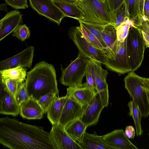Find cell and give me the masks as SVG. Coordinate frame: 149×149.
<instances>
[{"label": "cell", "instance_id": "18", "mask_svg": "<svg viewBox=\"0 0 149 149\" xmlns=\"http://www.w3.org/2000/svg\"><path fill=\"white\" fill-rule=\"evenodd\" d=\"M83 149H115L103 139L102 136H98L95 132L93 134L86 132L78 142Z\"/></svg>", "mask_w": 149, "mask_h": 149}, {"label": "cell", "instance_id": "8", "mask_svg": "<svg viewBox=\"0 0 149 149\" xmlns=\"http://www.w3.org/2000/svg\"><path fill=\"white\" fill-rule=\"evenodd\" d=\"M101 64L92 59L88 66L95 78L96 91L105 107L109 104L108 87L106 81L108 72L102 68Z\"/></svg>", "mask_w": 149, "mask_h": 149}, {"label": "cell", "instance_id": "42", "mask_svg": "<svg viewBox=\"0 0 149 149\" xmlns=\"http://www.w3.org/2000/svg\"><path fill=\"white\" fill-rule=\"evenodd\" d=\"M143 81L144 87L147 92L149 99V78L143 77Z\"/></svg>", "mask_w": 149, "mask_h": 149}, {"label": "cell", "instance_id": "41", "mask_svg": "<svg viewBox=\"0 0 149 149\" xmlns=\"http://www.w3.org/2000/svg\"><path fill=\"white\" fill-rule=\"evenodd\" d=\"M137 0L140 19L142 23L141 17L145 15L144 7L146 0Z\"/></svg>", "mask_w": 149, "mask_h": 149}, {"label": "cell", "instance_id": "21", "mask_svg": "<svg viewBox=\"0 0 149 149\" xmlns=\"http://www.w3.org/2000/svg\"><path fill=\"white\" fill-rule=\"evenodd\" d=\"M102 38L109 49L111 59H115L117 44L116 30L112 24L103 26L101 31Z\"/></svg>", "mask_w": 149, "mask_h": 149}, {"label": "cell", "instance_id": "27", "mask_svg": "<svg viewBox=\"0 0 149 149\" xmlns=\"http://www.w3.org/2000/svg\"><path fill=\"white\" fill-rule=\"evenodd\" d=\"M129 109V115L132 117L135 126L137 136H140L143 133L141 124V116L138 107L133 100L130 101L128 104Z\"/></svg>", "mask_w": 149, "mask_h": 149}, {"label": "cell", "instance_id": "5", "mask_svg": "<svg viewBox=\"0 0 149 149\" xmlns=\"http://www.w3.org/2000/svg\"><path fill=\"white\" fill-rule=\"evenodd\" d=\"M92 60L79 52L77 58L62 71L60 81L69 87L82 86V80L85 75L88 64Z\"/></svg>", "mask_w": 149, "mask_h": 149}, {"label": "cell", "instance_id": "22", "mask_svg": "<svg viewBox=\"0 0 149 149\" xmlns=\"http://www.w3.org/2000/svg\"><path fill=\"white\" fill-rule=\"evenodd\" d=\"M68 96L56 97L47 111V117L52 125L58 124Z\"/></svg>", "mask_w": 149, "mask_h": 149}, {"label": "cell", "instance_id": "10", "mask_svg": "<svg viewBox=\"0 0 149 149\" xmlns=\"http://www.w3.org/2000/svg\"><path fill=\"white\" fill-rule=\"evenodd\" d=\"M31 8L39 15L45 17L58 25L65 16L51 0H29Z\"/></svg>", "mask_w": 149, "mask_h": 149}, {"label": "cell", "instance_id": "31", "mask_svg": "<svg viewBox=\"0 0 149 149\" xmlns=\"http://www.w3.org/2000/svg\"><path fill=\"white\" fill-rule=\"evenodd\" d=\"M54 93H50L47 94L41 97L37 101L43 110L44 113H47L48 109L57 96Z\"/></svg>", "mask_w": 149, "mask_h": 149}, {"label": "cell", "instance_id": "14", "mask_svg": "<svg viewBox=\"0 0 149 149\" xmlns=\"http://www.w3.org/2000/svg\"><path fill=\"white\" fill-rule=\"evenodd\" d=\"M67 96L58 123L64 127L72 122L80 118L85 108L71 97Z\"/></svg>", "mask_w": 149, "mask_h": 149}, {"label": "cell", "instance_id": "38", "mask_svg": "<svg viewBox=\"0 0 149 149\" xmlns=\"http://www.w3.org/2000/svg\"><path fill=\"white\" fill-rule=\"evenodd\" d=\"M126 17L127 16L125 6L123 4L117 13L114 20L113 25L116 29L118 26L125 21Z\"/></svg>", "mask_w": 149, "mask_h": 149}, {"label": "cell", "instance_id": "43", "mask_svg": "<svg viewBox=\"0 0 149 149\" xmlns=\"http://www.w3.org/2000/svg\"><path fill=\"white\" fill-rule=\"evenodd\" d=\"M144 11L145 15L149 20V0H146L144 5Z\"/></svg>", "mask_w": 149, "mask_h": 149}, {"label": "cell", "instance_id": "3", "mask_svg": "<svg viewBox=\"0 0 149 149\" xmlns=\"http://www.w3.org/2000/svg\"><path fill=\"white\" fill-rule=\"evenodd\" d=\"M75 4L81 13V18L79 21L101 25H113V17L105 2L100 0H79Z\"/></svg>", "mask_w": 149, "mask_h": 149}, {"label": "cell", "instance_id": "16", "mask_svg": "<svg viewBox=\"0 0 149 149\" xmlns=\"http://www.w3.org/2000/svg\"><path fill=\"white\" fill-rule=\"evenodd\" d=\"M104 141L115 149H138L126 135L122 129L115 130L102 136Z\"/></svg>", "mask_w": 149, "mask_h": 149}, {"label": "cell", "instance_id": "32", "mask_svg": "<svg viewBox=\"0 0 149 149\" xmlns=\"http://www.w3.org/2000/svg\"><path fill=\"white\" fill-rule=\"evenodd\" d=\"M125 0H105L109 10L112 14L114 19L121 7L124 4Z\"/></svg>", "mask_w": 149, "mask_h": 149}, {"label": "cell", "instance_id": "6", "mask_svg": "<svg viewBox=\"0 0 149 149\" xmlns=\"http://www.w3.org/2000/svg\"><path fill=\"white\" fill-rule=\"evenodd\" d=\"M127 44L132 71L134 72L140 67L143 61L146 47L140 29L135 27L130 28Z\"/></svg>", "mask_w": 149, "mask_h": 149}, {"label": "cell", "instance_id": "34", "mask_svg": "<svg viewBox=\"0 0 149 149\" xmlns=\"http://www.w3.org/2000/svg\"><path fill=\"white\" fill-rule=\"evenodd\" d=\"M15 97L19 105L22 102L28 100L29 98L26 90L25 82L19 85Z\"/></svg>", "mask_w": 149, "mask_h": 149}, {"label": "cell", "instance_id": "25", "mask_svg": "<svg viewBox=\"0 0 149 149\" xmlns=\"http://www.w3.org/2000/svg\"><path fill=\"white\" fill-rule=\"evenodd\" d=\"M64 14L65 17H68L79 20L81 18V13L75 4L63 2L53 1Z\"/></svg>", "mask_w": 149, "mask_h": 149}, {"label": "cell", "instance_id": "7", "mask_svg": "<svg viewBox=\"0 0 149 149\" xmlns=\"http://www.w3.org/2000/svg\"><path fill=\"white\" fill-rule=\"evenodd\" d=\"M68 35L79 52L96 62L105 65L107 57L104 54L102 51L93 47L85 38L79 26L70 27L68 30Z\"/></svg>", "mask_w": 149, "mask_h": 149}, {"label": "cell", "instance_id": "15", "mask_svg": "<svg viewBox=\"0 0 149 149\" xmlns=\"http://www.w3.org/2000/svg\"><path fill=\"white\" fill-rule=\"evenodd\" d=\"M23 23L22 15L17 9L8 12L0 20V41L13 33Z\"/></svg>", "mask_w": 149, "mask_h": 149}, {"label": "cell", "instance_id": "1", "mask_svg": "<svg viewBox=\"0 0 149 149\" xmlns=\"http://www.w3.org/2000/svg\"><path fill=\"white\" fill-rule=\"evenodd\" d=\"M0 143L12 149H57L43 127L8 117L0 118Z\"/></svg>", "mask_w": 149, "mask_h": 149}, {"label": "cell", "instance_id": "29", "mask_svg": "<svg viewBox=\"0 0 149 149\" xmlns=\"http://www.w3.org/2000/svg\"><path fill=\"white\" fill-rule=\"evenodd\" d=\"M79 22L80 24L79 26L80 29L85 38L93 47L102 51L103 52V47L98 39L81 22L79 21Z\"/></svg>", "mask_w": 149, "mask_h": 149}, {"label": "cell", "instance_id": "33", "mask_svg": "<svg viewBox=\"0 0 149 149\" xmlns=\"http://www.w3.org/2000/svg\"><path fill=\"white\" fill-rule=\"evenodd\" d=\"M130 27L125 22H122L116 28L117 40L124 42L127 38Z\"/></svg>", "mask_w": 149, "mask_h": 149}, {"label": "cell", "instance_id": "36", "mask_svg": "<svg viewBox=\"0 0 149 149\" xmlns=\"http://www.w3.org/2000/svg\"><path fill=\"white\" fill-rule=\"evenodd\" d=\"M8 5L16 9H25L29 7L27 0H5Z\"/></svg>", "mask_w": 149, "mask_h": 149}, {"label": "cell", "instance_id": "13", "mask_svg": "<svg viewBox=\"0 0 149 149\" xmlns=\"http://www.w3.org/2000/svg\"><path fill=\"white\" fill-rule=\"evenodd\" d=\"M104 107L97 92L88 105L85 107L80 119L88 127L96 124L101 113Z\"/></svg>", "mask_w": 149, "mask_h": 149}, {"label": "cell", "instance_id": "35", "mask_svg": "<svg viewBox=\"0 0 149 149\" xmlns=\"http://www.w3.org/2000/svg\"><path fill=\"white\" fill-rule=\"evenodd\" d=\"M0 81L5 84L8 90L14 96L21 84L16 80L8 78L1 77Z\"/></svg>", "mask_w": 149, "mask_h": 149}, {"label": "cell", "instance_id": "20", "mask_svg": "<svg viewBox=\"0 0 149 149\" xmlns=\"http://www.w3.org/2000/svg\"><path fill=\"white\" fill-rule=\"evenodd\" d=\"M96 91L82 86L68 87L66 95L70 97L84 107L86 106L97 93Z\"/></svg>", "mask_w": 149, "mask_h": 149}, {"label": "cell", "instance_id": "47", "mask_svg": "<svg viewBox=\"0 0 149 149\" xmlns=\"http://www.w3.org/2000/svg\"><path fill=\"white\" fill-rule=\"evenodd\" d=\"M148 135H149V133H148Z\"/></svg>", "mask_w": 149, "mask_h": 149}, {"label": "cell", "instance_id": "40", "mask_svg": "<svg viewBox=\"0 0 149 149\" xmlns=\"http://www.w3.org/2000/svg\"><path fill=\"white\" fill-rule=\"evenodd\" d=\"M125 133L128 139H133L135 136L136 132L134 127L132 125L126 126Z\"/></svg>", "mask_w": 149, "mask_h": 149}, {"label": "cell", "instance_id": "46", "mask_svg": "<svg viewBox=\"0 0 149 149\" xmlns=\"http://www.w3.org/2000/svg\"><path fill=\"white\" fill-rule=\"evenodd\" d=\"M103 2H105V0H100Z\"/></svg>", "mask_w": 149, "mask_h": 149}, {"label": "cell", "instance_id": "26", "mask_svg": "<svg viewBox=\"0 0 149 149\" xmlns=\"http://www.w3.org/2000/svg\"><path fill=\"white\" fill-rule=\"evenodd\" d=\"M124 5L126 15L133 20L135 26L139 28L142 23L140 20L137 0H125Z\"/></svg>", "mask_w": 149, "mask_h": 149}, {"label": "cell", "instance_id": "17", "mask_svg": "<svg viewBox=\"0 0 149 149\" xmlns=\"http://www.w3.org/2000/svg\"><path fill=\"white\" fill-rule=\"evenodd\" d=\"M19 106L20 115L23 118L39 120L42 118L44 113L37 100L32 97L22 102Z\"/></svg>", "mask_w": 149, "mask_h": 149}, {"label": "cell", "instance_id": "12", "mask_svg": "<svg viewBox=\"0 0 149 149\" xmlns=\"http://www.w3.org/2000/svg\"><path fill=\"white\" fill-rule=\"evenodd\" d=\"M34 47L29 46L15 55L0 62V70L20 66L31 68Z\"/></svg>", "mask_w": 149, "mask_h": 149}, {"label": "cell", "instance_id": "19", "mask_svg": "<svg viewBox=\"0 0 149 149\" xmlns=\"http://www.w3.org/2000/svg\"><path fill=\"white\" fill-rule=\"evenodd\" d=\"M20 107L15 96L6 87L3 96L0 98V113L7 115L17 116L20 113Z\"/></svg>", "mask_w": 149, "mask_h": 149}, {"label": "cell", "instance_id": "37", "mask_svg": "<svg viewBox=\"0 0 149 149\" xmlns=\"http://www.w3.org/2000/svg\"><path fill=\"white\" fill-rule=\"evenodd\" d=\"M85 76L86 78V83L83 84V86L96 91L95 78L90 71L88 66Z\"/></svg>", "mask_w": 149, "mask_h": 149}, {"label": "cell", "instance_id": "2", "mask_svg": "<svg viewBox=\"0 0 149 149\" xmlns=\"http://www.w3.org/2000/svg\"><path fill=\"white\" fill-rule=\"evenodd\" d=\"M56 70L53 65L45 61L37 63L27 72L25 81L29 97L38 100L50 93L59 94Z\"/></svg>", "mask_w": 149, "mask_h": 149}, {"label": "cell", "instance_id": "28", "mask_svg": "<svg viewBox=\"0 0 149 149\" xmlns=\"http://www.w3.org/2000/svg\"><path fill=\"white\" fill-rule=\"evenodd\" d=\"M82 22L98 39L102 44L104 49L103 52L106 57L109 58H111V56L109 49L106 44L105 43L101 35V31L104 25L94 24Z\"/></svg>", "mask_w": 149, "mask_h": 149}, {"label": "cell", "instance_id": "4", "mask_svg": "<svg viewBox=\"0 0 149 149\" xmlns=\"http://www.w3.org/2000/svg\"><path fill=\"white\" fill-rule=\"evenodd\" d=\"M125 88L138 107L141 117L149 115V99L143 84V77L131 71L124 79Z\"/></svg>", "mask_w": 149, "mask_h": 149}, {"label": "cell", "instance_id": "9", "mask_svg": "<svg viewBox=\"0 0 149 149\" xmlns=\"http://www.w3.org/2000/svg\"><path fill=\"white\" fill-rule=\"evenodd\" d=\"M127 38L123 42L118 40L115 59L107 57L105 65L109 69L120 74L132 71L127 47Z\"/></svg>", "mask_w": 149, "mask_h": 149}, {"label": "cell", "instance_id": "23", "mask_svg": "<svg viewBox=\"0 0 149 149\" xmlns=\"http://www.w3.org/2000/svg\"><path fill=\"white\" fill-rule=\"evenodd\" d=\"M88 127L79 118L72 122L64 128L70 136L75 141L79 142Z\"/></svg>", "mask_w": 149, "mask_h": 149}, {"label": "cell", "instance_id": "45", "mask_svg": "<svg viewBox=\"0 0 149 149\" xmlns=\"http://www.w3.org/2000/svg\"><path fill=\"white\" fill-rule=\"evenodd\" d=\"M8 5L6 3H5L1 4L0 5V9L6 12H8V9L7 6Z\"/></svg>", "mask_w": 149, "mask_h": 149}, {"label": "cell", "instance_id": "11", "mask_svg": "<svg viewBox=\"0 0 149 149\" xmlns=\"http://www.w3.org/2000/svg\"><path fill=\"white\" fill-rule=\"evenodd\" d=\"M49 133L57 149H83L68 134L65 128L58 124L52 125Z\"/></svg>", "mask_w": 149, "mask_h": 149}, {"label": "cell", "instance_id": "44", "mask_svg": "<svg viewBox=\"0 0 149 149\" xmlns=\"http://www.w3.org/2000/svg\"><path fill=\"white\" fill-rule=\"evenodd\" d=\"M53 1L65 2L75 4L79 0H51Z\"/></svg>", "mask_w": 149, "mask_h": 149}, {"label": "cell", "instance_id": "30", "mask_svg": "<svg viewBox=\"0 0 149 149\" xmlns=\"http://www.w3.org/2000/svg\"><path fill=\"white\" fill-rule=\"evenodd\" d=\"M30 35L29 28L25 24L18 26L13 31L12 35L22 41H24L29 38Z\"/></svg>", "mask_w": 149, "mask_h": 149}, {"label": "cell", "instance_id": "39", "mask_svg": "<svg viewBox=\"0 0 149 149\" xmlns=\"http://www.w3.org/2000/svg\"><path fill=\"white\" fill-rule=\"evenodd\" d=\"M141 30L146 47L149 48V29L144 22L139 27Z\"/></svg>", "mask_w": 149, "mask_h": 149}, {"label": "cell", "instance_id": "24", "mask_svg": "<svg viewBox=\"0 0 149 149\" xmlns=\"http://www.w3.org/2000/svg\"><path fill=\"white\" fill-rule=\"evenodd\" d=\"M27 70L25 68L18 66L0 70L1 77L14 79L22 84L26 80Z\"/></svg>", "mask_w": 149, "mask_h": 149}]
</instances>
